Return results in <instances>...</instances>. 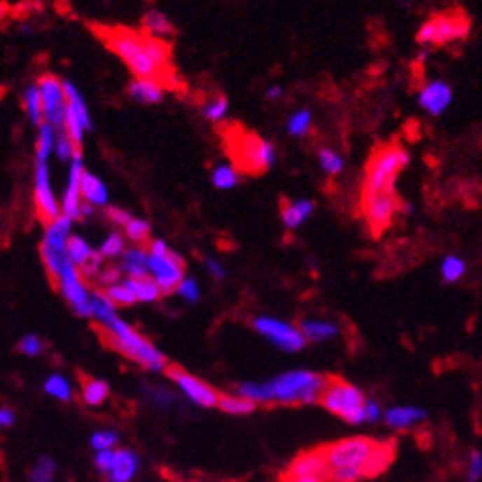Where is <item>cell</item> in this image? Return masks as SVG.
Wrapping results in <instances>:
<instances>
[{
  "label": "cell",
  "mask_w": 482,
  "mask_h": 482,
  "mask_svg": "<svg viewBox=\"0 0 482 482\" xmlns=\"http://www.w3.org/2000/svg\"><path fill=\"white\" fill-rule=\"evenodd\" d=\"M364 474L357 467H339L329 471V482H359Z\"/></svg>",
  "instance_id": "ee69618b"
},
{
  "label": "cell",
  "mask_w": 482,
  "mask_h": 482,
  "mask_svg": "<svg viewBox=\"0 0 482 482\" xmlns=\"http://www.w3.org/2000/svg\"><path fill=\"white\" fill-rule=\"evenodd\" d=\"M410 162V154L400 144H388L370 156L362 185V195L394 191V179Z\"/></svg>",
  "instance_id": "5b68a950"
},
{
  "label": "cell",
  "mask_w": 482,
  "mask_h": 482,
  "mask_svg": "<svg viewBox=\"0 0 482 482\" xmlns=\"http://www.w3.org/2000/svg\"><path fill=\"white\" fill-rule=\"evenodd\" d=\"M24 106H26V113L30 116V120L36 126H43V101H41V92L38 87H28L24 91Z\"/></svg>",
  "instance_id": "d6a6232c"
},
{
  "label": "cell",
  "mask_w": 482,
  "mask_h": 482,
  "mask_svg": "<svg viewBox=\"0 0 482 482\" xmlns=\"http://www.w3.org/2000/svg\"><path fill=\"white\" fill-rule=\"evenodd\" d=\"M329 378L311 370H291L277 374L268 382H245L238 386V396L254 401V404H284V406H299L319 401L321 394L327 386Z\"/></svg>",
  "instance_id": "6da1fadb"
},
{
  "label": "cell",
  "mask_w": 482,
  "mask_h": 482,
  "mask_svg": "<svg viewBox=\"0 0 482 482\" xmlns=\"http://www.w3.org/2000/svg\"><path fill=\"white\" fill-rule=\"evenodd\" d=\"M55 140H57V138H55L53 128L50 124L40 126L38 140H36V162H38V164H46V162H48V156L55 150Z\"/></svg>",
  "instance_id": "e575fe53"
},
{
  "label": "cell",
  "mask_w": 482,
  "mask_h": 482,
  "mask_svg": "<svg viewBox=\"0 0 482 482\" xmlns=\"http://www.w3.org/2000/svg\"><path fill=\"white\" fill-rule=\"evenodd\" d=\"M79 152V148L71 142V138L67 136V132L63 130L57 140H55V154L60 160H73V156Z\"/></svg>",
  "instance_id": "bcb514c9"
},
{
  "label": "cell",
  "mask_w": 482,
  "mask_h": 482,
  "mask_svg": "<svg viewBox=\"0 0 482 482\" xmlns=\"http://www.w3.org/2000/svg\"><path fill=\"white\" fill-rule=\"evenodd\" d=\"M219 408L226 411V413H230V415H248V413L256 410V404L236 394V396H221Z\"/></svg>",
  "instance_id": "d590c367"
},
{
  "label": "cell",
  "mask_w": 482,
  "mask_h": 482,
  "mask_svg": "<svg viewBox=\"0 0 482 482\" xmlns=\"http://www.w3.org/2000/svg\"><path fill=\"white\" fill-rule=\"evenodd\" d=\"M55 284L62 289V294L69 301V305L77 315L91 317V294L87 291V287L83 284L79 268L75 266L71 260H67L63 264Z\"/></svg>",
  "instance_id": "9c48e42d"
},
{
  "label": "cell",
  "mask_w": 482,
  "mask_h": 482,
  "mask_svg": "<svg viewBox=\"0 0 482 482\" xmlns=\"http://www.w3.org/2000/svg\"><path fill=\"white\" fill-rule=\"evenodd\" d=\"M268 99H280L282 97V89L280 87H270L266 91Z\"/></svg>",
  "instance_id": "be15d7a7"
},
{
  "label": "cell",
  "mask_w": 482,
  "mask_h": 482,
  "mask_svg": "<svg viewBox=\"0 0 482 482\" xmlns=\"http://www.w3.org/2000/svg\"><path fill=\"white\" fill-rule=\"evenodd\" d=\"M95 32L106 43V48L128 65V69L134 73L136 79L158 81L160 85L175 83V75H167L152 60L148 34L123 28V26H101V28H95Z\"/></svg>",
  "instance_id": "7a4b0ae2"
},
{
  "label": "cell",
  "mask_w": 482,
  "mask_h": 482,
  "mask_svg": "<svg viewBox=\"0 0 482 482\" xmlns=\"http://www.w3.org/2000/svg\"><path fill=\"white\" fill-rule=\"evenodd\" d=\"M69 226H71V219L67 216H60L57 221H53L52 225H48L46 236L41 247L52 248V250H60V252H67V242H69Z\"/></svg>",
  "instance_id": "44dd1931"
},
{
  "label": "cell",
  "mask_w": 482,
  "mask_h": 482,
  "mask_svg": "<svg viewBox=\"0 0 482 482\" xmlns=\"http://www.w3.org/2000/svg\"><path fill=\"white\" fill-rule=\"evenodd\" d=\"M109 384L104 380L97 378H83L81 384V400L87 406H101L109 398Z\"/></svg>",
  "instance_id": "f546056e"
},
{
  "label": "cell",
  "mask_w": 482,
  "mask_h": 482,
  "mask_svg": "<svg viewBox=\"0 0 482 482\" xmlns=\"http://www.w3.org/2000/svg\"><path fill=\"white\" fill-rule=\"evenodd\" d=\"M225 146L236 170L262 174L274 164V148L256 134L245 132L238 126L225 128Z\"/></svg>",
  "instance_id": "3957f363"
},
{
  "label": "cell",
  "mask_w": 482,
  "mask_h": 482,
  "mask_svg": "<svg viewBox=\"0 0 482 482\" xmlns=\"http://www.w3.org/2000/svg\"><path fill=\"white\" fill-rule=\"evenodd\" d=\"M116 443H118V435L111 429L97 431V433H92L91 437V447L95 449V453L114 451Z\"/></svg>",
  "instance_id": "f35d334b"
},
{
  "label": "cell",
  "mask_w": 482,
  "mask_h": 482,
  "mask_svg": "<svg viewBox=\"0 0 482 482\" xmlns=\"http://www.w3.org/2000/svg\"><path fill=\"white\" fill-rule=\"evenodd\" d=\"M43 392L60 401L71 400V384L60 374H52L50 378L43 382Z\"/></svg>",
  "instance_id": "8d00e7d4"
},
{
  "label": "cell",
  "mask_w": 482,
  "mask_h": 482,
  "mask_svg": "<svg viewBox=\"0 0 482 482\" xmlns=\"http://www.w3.org/2000/svg\"><path fill=\"white\" fill-rule=\"evenodd\" d=\"M148 233H150V225L142 221V219H132L128 225H126V236L134 240V242H144L148 238Z\"/></svg>",
  "instance_id": "c3c4849f"
},
{
  "label": "cell",
  "mask_w": 482,
  "mask_h": 482,
  "mask_svg": "<svg viewBox=\"0 0 482 482\" xmlns=\"http://www.w3.org/2000/svg\"><path fill=\"white\" fill-rule=\"evenodd\" d=\"M63 126H65V132H67V136L71 138V142L75 144L79 150H81L83 132H85L87 128H85V124L81 123V118L73 113L69 106H67V114H65V123H63Z\"/></svg>",
  "instance_id": "74e56055"
},
{
  "label": "cell",
  "mask_w": 482,
  "mask_h": 482,
  "mask_svg": "<svg viewBox=\"0 0 482 482\" xmlns=\"http://www.w3.org/2000/svg\"><path fill=\"white\" fill-rule=\"evenodd\" d=\"M92 462H95V469L101 472V474H109L111 472V469H113V462H114V451H101L95 455V459H92Z\"/></svg>",
  "instance_id": "f5cc1de1"
},
{
  "label": "cell",
  "mask_w": 482,
  "mask_h": 482,
  "mask_svg": "<svg viewBox=\"0 0 482 482\" xmlns=\"http://www.w3.org/2000/svg\"><path fill=\"white\" fill-rule=\"evenodd\" d=\"M138 472V457L130 449H116L111 472L106 474L109 482H130Z\"/></svg>",
  "instance_id": "d6986e66"
},
{
  "label": "cell",
  "mask_w": 482,
  "mask_h": 482,
  "mask_svg": "<svg viewBox=\"0 0 482 482\" xmlns=\"http://www.w3.org/2000/svg\"><path fill=\"white\" fill-rule=\"evenodd\" d=\"M282 482H329L327 478H291V481H282Z\"/></svg>",
  "instance_id": "e7e4bbea"
},
{
  "label": "cell",
  "mask_w": 482,
  "mask_h": 482,
  "mask_svg": "<svg viewBox=\"0 0 482 482\" xmlns=\"http://www.w3.org/2000/svg\"><path fill=\"white\" fill-rule=\"evenodd\" d=\"M124 284L132 289L134 298H136V301H144V303H154L156 299L162 296V289H160V286L154 282V277L152 276H146V277H128V280H124Z\"/></svg>",
  "instance_id": "d4e9b609"
},
{
  "label": "cell",
  "mask_w": 482,
  "mask_h": 482,
  "mask_svg": "<svg viewBox=\"0 0 482 482\" xmlns=\"http://www.w3.org/2000/svg\"><path fill=\"white\" fill-rule=\"evenodd\" d=\"M380 415H382V411H380L378 404H376L374 400H366V408H364V420L369 421V423H376V421L380 420Z\"/></svg>",
  "instance_id": "9f6ffc18"
},
{
  "label": "cell",
  "mask_w": 482,
  "mask_h": 482,
  "mask_svg": "<svg viewBox=\"0 0 482 482\" xmlns=\"http://www.w3.org/2000/svg\"><path fill=\"white\" fill-rule=\"evenodd\" d=\"M83 164H81V150L77 154L73 156L71 167H69V177H67V187H65V193H63L62 201V211L63 216L67 219H79L83 215V205H81V177H83Z\"/></svg>",
  "instance_id": "e0dca14e"
},
{
  "label": "cell",
  "mask_w": 482,
  "mask_h": 482,
  "mask_svg": "<svg viewBox=\"0 0 482 482\" xmlns=\"http://www.w3.org/2000/svg\"><path fill=\"white\" fill-rule=\"evenodd\" d=\"M167 376L177 384V388L184 392V396L189 401H193L201 408H219V400L221 394L205 384L203 380L195 378L193 374H189L187 370L179 369V366H170L167 369Z\"/></svg>",
  "instance_id": "7c38bea8"
},
{
  "label": "cell",
  "mask_w": 482,
  "mask_h": 482,
  "mask_svg": "<svg viewBox=\"0 0 482 482\" xmlns=\"http://www.w3.org/2000/svg\"><path fill=\"white\" fill-rule=\"evenodd\" d=\"M238 181V175L233 165H219L213 170V184L219 189H230Z\"/></svg>",
  "instance_id": "60d3db41"
},
{
  "label": "cell",
  "mask_w": 482,
  "mask_h": 482,
  "mask_svg": "<svg viewBox=\"0 0 482 482\" xmlns=\"http://www.w3.org/2000/svg\"><path fill=\"white\" fill-rule=\"evenodd\" d=\"M142 26L144 34H148V36H152V38H158V40H164V38H170V36H174L175 34L170 18L165 16L164 12L160 11L146 12L142 18Z\"/></svg>",
  "instance_id": "7402d4cb"
},
{
  "label": "cell",
  "mask_w": 482,
  "mask_h": 482,
  "mask_svg": "<svg viewBox=\"0 0 482 482\" xmlns=\"http://www.w3.org/2000/svg\"><path fill=\"white\" fill-rule=\"evenodd\" d=\"M299 329H301L305 340H327L333 339L339 333V329L327 321H303Z\"/></svg>",
  "instance_id": "4dcf8cb0"
},
{
  "label": "cell",
  "mask_w": 482,
  "mask_h": 482,
  "mask_svg": "<svg viewBox=\"0 0 482 482\" xmlns=\"http://www.w3.org/2000/svg\"><path fill=\"white\" fill-rule=\"evenodd\" d=\"M469 32V20L462 14L445 12L435 14L433 18L425 22L418 32L415 40L420 43H433V46H445L453 40L464 38Z\"/></svg>",
  "instance_id": "ba28073f"
},
{
  "label": "cell",
  "mask_w": 482,
  "mask_h": 482,
  "mask_svg": "<svg viewBox=\"0 0 482 482\" xmlns=\"http://www.w3.org/2000/svg\"><path fill=\"white\" fill-rule=\"evenodd\" d=\"M441 274L445 282H449V284L457 282L464 274V262L457 256H447L441 264Z\"/></svg>",
  "instance_id": "b9f144b4"
},
{
  "label": "cell",
  "mask_w": 482,
  "mask_h": 482,
  "mask_svg": "<svg viewBox=\"0 0 482 482\" xmlns=\"http://www.w3.org/2000/svg\"><path fill=\"white\" fill-rule=\"evenodd\" d=\"M376 445H378V441H374L370 437H347V439H340L333 445H327L325 455H327L329 469L357 467L360 471H364V464L370 459V455L374 453Z\"/></svg>",
  "instance_id": "52a82bcc"
},
{
  "label": "cell",
  "mask_w": 482,
  "mask_h": 482,
  "mask_svg": "<svg viewBox=\"0 0 482 482\" xmlns=\"http://www.w3.org/2000/svg\"><path fill=\"white\" fill-rule=\"evenodd\" d=\"M106 215H109V219L113 221L114 225L124 226V228H126V225L132 221V216L128 215L126 211H123V209H116V207H111V209L106 211Z\"/></svg>",
  "instance_id": "11a10c76"
},
{
  "label": "cell",
  "mask_w": 482,
  "mask_h": 482,
  "mask_svg": "<svg viewBox=\"0 0 482 482\" xmlns=\"http://www.w3.org/2000/svg\"><path fill=\"white\" fill-rule=\"evenodd\" d=\"M106 298L113 301L114 305H132L136 298H134L132 289L126 286V284H114V286L106 287Z\"/></svg>",
  "instance_id": "ab89813d"
},
{
  "label": "cell",
  "mask_w": 482,
  "mask_h": 482,
  "mask_svg": "<svg viewBox=\"0 0 482 482\" xmlns=\"http://www.w3.org/2000/svg\"><path fill=\"white\" fill-rule=\"evenodd\" d=\"M309 128H311V114H309V111H299L287 123V130L294 136H303V134L309 132Z\"/></svg>",
  "instance_id": "7bdbcfd3"
},
{
  "label": "cell",
  "mask_w": 482,
  "mask_h": 482,
  "mask_svg": "<svg viewBox=\"0 0 482 482\" xmlns=\"http://www.w3.org/2000/svg\"><path fill=\"white\" fill-rule=\"evenodd\" d=\"M95 254H97V252L83 240L81 236H71V238H69V242H67V256H69V260H71L73 264L79 268V270H81Z\"/></svg>",
  "instance_id": "836d02e7"
},
{
  "label": "cell",
  "mask_w": 482,
  "mask_h": 482,
  "mask_svg": "<svg viewBox=\"0 0 482 482\" xmlns=\"http://www.w3.org/2000/svg\"><path fill=\"white\" fill-rule=\"evenodd\" d=\"M172 250L167 248V245H165L164 240H154L152 245H150V250H148V254H156V256H165V254H170Z\"/></svg>",
  "instance_id": "91938a15"
},
{
  "label": "cell",
  "mask_w": 482,
  "mask_h": 482,
  "mask_svg": "<svg viewBox=\"0 0 482 482\" xmlns=\"http://www.w3.org/2000/svg\"><path fill=\"white\" fill-rule=\"evenodd\" d=\"M207 268H209V272H211L215 277H219V280L225 276V270H223V266H221L219 262H215V260H207Z\"/></svg>",
  "instance_id": "6125c7cd"
},
{
  "label": "cell",
  "mask_w": 482,
  "mask_h": 482,
  "mask_svg": "<svg viewBox=\"0 0 482 482\" xmlns=\"http://www.w3.org/2000/svg\"><path fill=\"white\" fill-rule=\"evenodd\" d=\"M63 89H65V97H67V106H69L73 113L81 118V123L85 124V128H87V130H91L92 128L91 116H89L87 104H85V101H83V97L79 95V91H77V89H75L69 81H63Z\"/></svg>",
  "instance_id": "1f68e13d"
},
{
  "label": "cell",
  "mask_w": 482,
  "mask_h": 482,
  "mask_svg": "<svg viewBox=\"0 0 482 482\" xmlns=\"http://www.w3.org/2000/svg\"><path fill=\"white\" fill-rule=\"evenodd\" d=\"M126 250H124V240L123 236L118 235V233H113V235H109L106 238H104L103 247H101V256H118V254H124Z\"/></svg>",
  "instance_id": "7dc6e473"
},
{
  "label": "cell",
  "mask_w": 482,
  "mask_h": 482,
  "mask_svg": "<svg viewBox=\"0 0 482 482\" xmlns=\"http://www.w3.org/2000/svg\"><path fill=\"white\" fill-rule=\"evenodd\" d=\"M81 193L83 199L89 203V205H106L109 201V191L104 184L97 177V175L89 174V172H83L81 177Z\"/></svg>",
  "instance_id": "603a6c76"
},
{
  "label": "cell",
  "mask_w": 482,
  "mask_h": 482,
  "mask_svg": "<svg viewBox=\"0 0 482 482\" xmlns=\"http://www.w3.org/2000/svg\"><path fill=\"white\" fill-rule=\"evenodd\" d=\"M392 457H394V443H378L374 453L370 455V459L364 464V471H362L364 472V478H372V476L380 474L390 464Z\"/></svg>",
  "instance_id": "484cf974"
},
{
  "label": "cell",
  "mask_w": 482,
  "mask_h": 482,
  "mask_svg": "<svg viewBox=\"0 0 482 482\" xmlns=\"http://www.w3.org/2000/svg\"><path fill=\"white\" fill-rule=\"evenodd\" d=\"M83 215H91V205H89V203L83 205Z\"/></svg>",
  "instance_id": "03108f58"
},
{
  "label": "cell",
  "mask_w": 482,
  "mask_h": 482,
  "mask_svg": "<svg viewBox=\"0 0 482 482\" xmlns=\"http://www.w3.org/2000/svg\"><path fill=\"white\" fill-rule=\"evenodd\" d=\"M319 162H321V167L325 170V174L329 175H337L343 170V160L335 152L325 150V148L319 152Z\"/></svg>",
  "instance_id": "f6af8a7d"
},
{
  "label": "cell",
  "mask_w": 482,
  "mask_h": 482,
  "mask_svg": "<svg viewBox=\"0 0 482 482\" xmlns=\"http://www.w3.org/2000/svg\"><path fill=\"white\" fill-rule=\"evenodd\" d=\"M101 276V280H103L104 284H106V287L109 286H114V284H118V270H114V268H111V270H106V272H103V274H99Z\"/></svg>",
  "instance_id": "94428289"
},
{
  "label": "cell",
  "mask_w": 482,
  "mask_h": 482,
  "mask_svg": "<svg viewBox=\"0 0 482 482\" xmlns=\"http://www.w3.org/2000/svg\"><path fill=\"white\" fill-rule=\"evenodd\" d=\"M152 398H154V401L158 406H170V404L174 401V394H170L167 390H156L154 394H152Z\"/></svg>",
  "instance_id": "680465c9"
},
{
  "label": "cell",
  "mask_w": 482,
  "mask_h": 482,
  "mask_svg": "<svg viewBox=\"0 0 482 482\" xmlns=\"http://www.w3.org/2000/svg\"><path fill=\"white\" fill-rule=\"evenodd\" d=\"M175 291H177L185 301H197V299H199V287H197L195 280H191V277H184V282L177 286Z\"/></svg>",
  "instance_id": "816d5d0a"
},
{
  "label": "cell",
  "mask_w": 482,
  "mask_h": 482,
  "mask_svg": "<svg viewBox=\"0 0 482 482\" xmlns=\"http://www.w3.org/2000/svg\"><path fill=\"white\" fill-rule=\"evenodd\" d=\"M38 89L41 92V101H43V114L50 126H62L65 123V114H67V97H65V89H63V81H60L55 75H41L38 81Z\"/></svg>",
  "instance_id": "4fadbf2b"
},
{
  "label": "cell",
  "mask_w": 482,
  "mask_h": 482,
  "mask_svg": "<svg viewBox=\"0 0 482 482\" xmlns=\"http://www.w3.org/2000/svg\"><path fill=\"white\" fill-rule=\"evenodd\" d=\"M14 420H16V415H14V411L11 410V408H0V425L6 429V427H12L14 425Z\"/></svg>",
  "instance_id": "6f0895ef"
},
{
  "label": "cell",
  "mask_w": 482,
  "mask_h": 482,
  "mask_svg": "<svg viewBox=\"0 0 482 482\" xmlns=\"http://www.w3.org/2000/svg\"><path fill=\"white\" fill-rule=\"evenodd\" d=\"M123 270L130 277H146L150 272V264H148V252H144L140 248H132L126 250L123 254Z\"/></svg>",
  "instance_id": "83f0119b"
},
{
  "label": "cell",
  "mask_w": 482,
  "mask_h": 482,
  "mask_svg": "<svg viewBox=\"0 0 482 482\" xmlns=\"http://www.w3.org/2000/svg\"><path fill=\"white\" fill-rule=\"evenodd\" d=\"M427 418L425 410L413 408V406H396L384 413V420L390 425L392 429H408L411 425L420 423Z\"/></svg>",
  "instance_id": "ffe728a7"
},
{
  "label": "cell",
  "mask_w": 482,
  "mask_h": 482,
  "mask_svg": "<svg viewBox=\"0 0 482 482\" xmlns=\"http://www.w3.org/2000/svg\"><path fill=\"white\" fill-rule=\"evenodd\" d=\"M34 201L38 209V216L46 225H52L62 216V207L57 205L50 187V172L46 164H36V184H34Z\"/></svg>",
  "instance_id": "2e32d148"
},
{
  "label": "cell",
  "mask_w": 482,
  "mask_h": 482,
  "mask_svg": "<svg viewBox=\"0 0 482 482\" xmlns=\"http://www.w3.org/2000/svg\"><path fill=\"white\" fill-rule=\"evenodd\" d=\"M148 264H150V274L160 286L162 294H172L184 282V260L174 252L165 256L148 254Z\"/></svg>",
  "instance_id": "9a60e30c"
},
{
  "label": "cell",
  "mask_w": 482,
  "mask_h": 482,
  "mask_svg": "<svg viewBox=\"0 0 482 482\" xmlns=\"http://www.w3.org/2000/svg\"><path fill=\"white\" fill-rule=\"evenodd\" d=\"M319 404L331 413L339 415L340 420L352 425L364 423V408H366V398L364 394L343 378H329L325 390L319 398Z\"/></svg>",
  "instance_id": "8992f818"
},
{
  "label": "cell",
  "mask_w": 482,
  "mask_h": 482,
  "mask_svg": "<svg viewBox=\"0 0 482 482\" xmlns=\"http://www.w3.org/2000/svg\"><path fill=\"white\" fill-rule=\"evenodd\" d=\"M482 478V455L481 451H471L469 469H467V482H481Z\"/></svg>",
  "instance_id": "681fc988"
},
{
  "label": "cell",
  "mask_w": 482,
  "mask_h": 482,
  "mask_svg": "<svg viewBox=\"0 0 482 482\" xmlns=\"http://www.w3.org/2000/svg\"><path fill=\"white\" fill-rule=\"evenodd\" d=\"M313 213V203L311 201H284L282 205V221L287 228H298L309 215Z\"/></svg>",
  "instance_id": "cb8c5ba5"
},
{
  "label": "cell",
  "mask_w": 482,
  "mask_h": 482,
  "mask_svg": "<svg viewBox=\"0 0 482 482\" xmlns=\"http://www.w3.org/2000/svg\"><path fill=\"white\" fill-rule=\"evenodd\" d=\"M329 471L331 469H329L325 447H321V449L299 453L287 464V469L282 474V481H291V478H327L329 481Z\"/></svg>",
  "instance_id": "5bb4252c"
},
{
  "label": "cell",
  "mask_w": 482,
  "mask_h": 482,
  "mask_svg": "<svg viewBox=\"0 0 482 482\" xmlns=\"http://www.w3.org/2000/svg\"><path fill=\"white\" fill-rule=\"evenodd\" d=\"M226 99L225 97H219L215 101H211L209 104H205L203 109V114H205L209 120H221L226 113Z\"/></svg>",
  "instance_id": "f907efd6"
},
{
  "label": "cell",
  "mask_w": 482,
  "mask_h": 482,
  "mask_svg": "<svg viewBox=\"0 0 482 482\" xmlns=\"http://www.w3.org/2000/svg\"><path fill=\"white\" fill-rule=\"evenodd\" d=\"M398 197L394 191H382L372 195H362L360 207L366 216L372 235L378 236L382 230H386L392 223V216L398 211Z\"/></svg>",
  "instance_id": "30bf717a"
},
{
  "label": "cell",
  "mask_w": 482,
  "mask_h": 482,
  "mask_svg": "<svg viewBox=\"0 0 482 482\" xmlns=\"http://www.w3.org/2000/svg\"><path fill=\"white\" fill-rule=\"evenodd\" d=\"M254 329L262 337H266L270 343H274L276 347L287 350V352H298L305 347V337H303L301 329L284 323L280 319L258 317L254 319Z\"/></svg>",
  "instance_id": "8fae6325"
},
{
  "label": "cell",
  "mask_w": 482,
  "mask_h": 482,
  "mask_svg": "<svg viewBox=\"0 0 482 482\" xmlns=\"http://www.w3.org/2000/svg\"><path fill=\"white\" fill-rule=\"evenodd\" d=\"M130 97L140 101V103H160L164 89L158 81H148V79H136L128 87Z\"/></svg>",
  "instance_id": "4316f807"
},
{
  "label": "cell",
  "mask_w": 482,
  "mask_h": 482,
  "mask_svg": "<svg viewBox=\"0 0 482 482\" xmlns=\"http://www.w3.org/2000/svg\"><path fill=\"white\" fill-rule=\"evenodd\" d=\"M104 339L111 343V347L120 350L128 359L138 362L146 370H164L167 366L164 354L156 349L150 340H146L130 325H126L123 319H114L109 327H103Z\"/></svg>",
  "instance_id": "277c9868"
},
{
  "label": "cell",
  "mask_w": 482,
  "mask_h": 482,
  "mask_svg": "<svg viewBox=\"0 0 482 482\" xmlns=\"http://www.w3.org/2000/svg\"><path fill=\"white\" fill-rule=\"evenodd\" d=\"M91 317L97 319L101 327H109L116 319L114 303L106 298V294H99V291L91 294Z\"/></svg>",
  "instance_id": "f1b7e54d"
},
{
  "label": "cell",
  "mask_w": 482,
  "mask_h": 482,
  "mask_svg": "<svg viewBox=\"0 0 482 482\" xmlns=\"http://www.w3.org/2000/svg\"><path fill=\"white\" fill-rule=\"evenodd\" d=\"M18 350L24 352V354H28V357H36V354H40L41 352L40 339H38V337H34V335L24 337V339L18 343Z\"/></svg>",
  "instance_id": "db71d44e"
},
{
  "label": "cell",
  "mask_w": 482,
  "mask_h": 482,
  "mask_svg": "<svg viewBox=\"0 0 482 482\" xmlns=\"http://www.w3.org/2000/svg\"><path fill=\"white\" fill-rule=\"evenodd\" d=\"M453 99L451 87L443 81H433L420 92V104L433 116L441 114Z\"/></svg>",
  "instance_id": "ac0fdd59"
}]
</instances>
